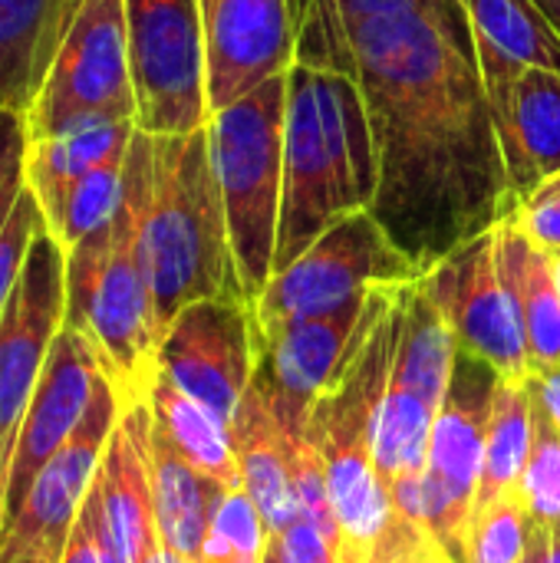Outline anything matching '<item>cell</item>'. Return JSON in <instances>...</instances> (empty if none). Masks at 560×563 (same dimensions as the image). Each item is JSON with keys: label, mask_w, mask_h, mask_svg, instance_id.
Listing matches in <instances>:
<instances>
[{"label": "cell", "mask_w": 560, "mask_h": 563, "mask_svg": "<svg viewBox=\"0 0 560 563\" xmlns=\"http://www.w3.org/2000/svg\"><path fill=\"white\" fill-rule=\"evenodd\" d=\"M294 59L366 106L373 214L422 274L512 214L505 158L462 0H290Z\"/></svg>", "instance_id": "cell-1"}, {"label": "cell", "mask_w": 560, "mask_h": 563, "mask_svg": "<svg viewBox=\"0 0 560 563\" xmlns=\"http://www.w3.org/2000/svg\"><path fill=\"white\" fill-rule=\"evenodd\" d=\"M380 185L366 106L350 76L294 59L287 73L284 185L274 274L330 224L370 211Z\"/></svg>", "instance_id": "cell-2"}, {"label": "cell", "mask_w": 560, "mask_h": 563, "mask_svg": "<svg viewBox=\"0 0 560 563\" xmlns=\"http://www.w3.org/2000/svg\"><path fill=\"white\" fill-rule=\"evenodd\" d=\"M413 284L370 290L360 327L307 419V435L327 472L343 563L363 561L396 515L373 462V419L389 383Z\"/></svg>", "instance_id": "cell-3"}, {"label": "cell", "mask_w": 560, "mask_h": 563, "mask_svg": "<svg viewBox=\"0 0 560 563\" xmlns=\"http://www.w3.org/2000/svg\"><path fill=\"white\" fill-rule=\"evenodd\" d=\"M145 178L149 135L135 129L116 214L66 251V327L89 340L122 406L149 402L158 379L162 330L142 257Z\"/></svg>", "instance_id": "cell-4"}, {"label": "cell", "mask_w": 560, "mask_h": 563, "mask_svg": "<svg viewBox=\"0 0 560 563\" xmlns=\"http://www.w3.org/2000/svg\"><path fill=\"white\" fill-rule=\"evenodd\" d=\"M142 257L162 333L195 300H248L211 165L208 125L185 135H149Z\"/></svg>", "instance_id": "cell-5"}, {"label": "cell", "mask_w": 560, "mask_h": 563, "mask_svg": "<svg viewBox=\"0 0 560 563\" xmlns=\"http://www.w3.org/2000/svg\"><path fill=\"white\" fill-rule=\"evenodd\" d=\"M287 73L208 115L211 165L221 185L231 251L248 303H254L274 277L284 185Z\"/></svg>", "instance_id": "cell-6"}, {"label": "cell", "mask_w": 560, "mask_h": 563, "mask_svg": "<svg viewBox=\"0 0 560 563\" xmlns=\"http://www.w3.org/2000/svg\"><path fill=\"white\" fill-rule=\"evenodd\" d=\"M419 277L422 267L396 247L376 214L353 211L267 280L264 294L251 303L254 330L320 317L366 297L373 287L413 284Z\"/></svg>", "instance_id": "cell-7"}, {"label": "cell", "mask_w": 560, "mask_h": 563, "mask_svg": "<svg viewBox=\"0 0 560 563\" xmlns=\"http://www.w3.org/2000/svg\"><path fill=\"white\" fill-rule=\"evenodd\" d=\"M99 122H135L122 0H79L50 73L26 109L30 142Z\"/></svg>", "instance_id": "cell-8"}, {"label": "cell", "mask_w": 560, "mask_h": 563, "mask_svg": "<svg viewBox=\"0 0 560 563\" xmlns=\"http://www.w3.org/2000/svg\"><path fill=\"white\" fill-rule=\"evenodd\" d=\"M135 125L149 135H185L208 125L205 30L198 0H122Z\"/></svg>", "instance_id": "cell-9"}, {"label": "cell", "mask_w": 560, "mask_h": 563, "mask_svg": "<svg viewBox=\"0 0 560 563\" xmlns=\"http://www.w3.org/2000/svg\"><path fill=\"white\" fill-rule=\"evenodd\" d=\"M66 327V247L40 228L33 238L7 310L0 317V478L17 449V432L30 396L43 376L50 350Z\"/></svg>", "instance_id": "cell-10"}, {"label": "cell", "mask_w": 560, "mask_h": 563, "mask_svg": "<svg viewBox=\"0 0 560 563\" xmlns=\"http://www.w3.org/2000/svg\"><path fill=\"white\" fill-rule=\"evenodd\" d=\"M419 287L462 350L492 363L502 379L531 376L525 330L498 264V224L446 254L419 277Z\"/></svg>", "instance_id": "cell-11"}, {"label": "cell", "mask_w": 560, "mask_h": 563, "mask_svg": "<svg viewBox=\"0 0 560 563\" xmlns=\"http://www.w3.org/2000/svg\"><path fill=\"white\" fill-rule=\"evenodd\" d=\"M122 402L106 376L92 396V406L69 442L46 462V468L30 485L17 515L10 518L0 563H59L66 554L69 534L79 521L83 501L89 495L92 475L102 462L106 442L119 422Z\"/></svg>", "instance_id": "cell-12"}, {"label": "cell", "mask_w": 560, "mask_h": 563, "mask_svg": "<svg viewBox=\"0 0 560 563\" xmlns=\"http://www.w3.org/2000/svg\"><path fill=\"white\" fill-rule=\"evenodd\" d=\"M158 373L228 426L254 373V313L248 300L188 303L162 333Z\"/></svg>", "instance_id": "cell-13"}, {"label": "cell", "mask_w": 560, "mask_h": 563, "mask_svg": "<svg viewBox=\"0 0 560 563\" xmlns=\"http://www.w3.org/2000/svg\"><path fill=\"white\" fill-rule=\"evenodd\" d=\"M366 297L320 317L294 320L274 330H254L251 386L264 396L284 435L307 432L310 409L333 379L360 327Z\"/></svg>", "instance_id": "cell-14"}, {"label": "cell", "mask_w": 560, "mask_h": 563, "mask_svg": "<svg viewBox=\"0 0 560 563\" xmlns=\"http://www.w3.org/2000/svg\"><path fill=\"white\" fill-rule=\"evenodd\" d=\"M106 376L109 373L102 369V360L96 356L89 340L73 327H63L17 432V449L3 492V531L17 515L20 501L26 498L30 485L36 482V475L86 419L92 396Z\"/></svg>", "instance_id": "cell-15"}, {"label": "cell", "mask_w": 560, "mask_h": 563, "mask_svg": "<svg viewBox=\"0 0 560 563\" xmlns=\"http://www.w3.org/2000/svg\"><path fill=\"white\" fill-rule=\"evenodd\" d=\"M149 449L152 406H122L83 501V518L92 525L112 563H142L158 548Z\"/></svg>", "instance_id": "cell-16"}, {"label": "cell", "mask_w": 560, "mask_h": 563, "mask_svg": "<svg viewBox=\"0 0 560 563\" xmlns=\"http://www.w3.org/2000/svg\"><path fill=\"white\" fill-rule=\"evenodd\" d=\"M205 89L218 112L294 66L290 0H198Z\"/></svg>", "instance_id": "cell-17"}, {"label": "cell", "mask_w": 560, "mask_h": 563, "mask_svg": "<svg viewBox=\"0 0 560 563\" xmlns=\"http://www.w3.org/2000/svg\"><path fill=\"white\" fill-rule=\"evenodd\" d=\"M498 379L502 376L492 363L459 346L449 389H446V399L439 406L432 439H429L426 475L436 482L449 508V521H452L462 561H465V534H469V521L475 511L492 396H495Z\"/></svg>", "instance_id": "cell-18"}, {"label": "cell", "mask_w": 560, "mask_h": 563, "mask_svg": "<svg viewBox=\"0 0 560 563\" xmlns=\"http://www.w3.org/2000/svg\"><path fill=\"white\" fill-rule=\"evenodd\" d=\"M492 115L515 211L538 181L560 172V73L521 69L492 102Z\"/></svg>", "instance_id": "cell-19"}, {"label": "cell", "mask_w": 560, "mask_h": 563, "mask_svg": "<svg viewBox=\"0 0 560 563\" xmlns=\"http://www.w3.org/2000/svg\"><path fill=\"white\" fill-rule=\"evenodd\" d=\"M479 63L495 102L521 69H554L560 73V33L531 0H462Z\"/></svg>", "instance_id": "cell-20"}, {"label": "cell", "mask_w": 560, "mask_h": 563, "mask_svg": "<svg viewBox=\"0 0 560 563\" xmlns=\"http://www.w3.org/2000/svg\"><path fill=\"white\" fill-rule=\"evenodd\" d=\"M231 445L241 472V488L257 505L267 531L281 534L300 515L294 475H290V442L254 386L244 389L234 409Z\"/></svg>", "instance_id": "cell-21"}, {"label": "cell", "mask_w": 560, "mask_h": 563, "mask_svg": "<svg viewBox=\"0 0 560 563\" xmlns=\"http://www.w3.org/2000/svg\"><path fill=\"white\" fill-rule=\"evenodd\" d=\"M79 0H0V109L33 106Z\"/></svg>", "instance_id": "cell-22"}, {"label": "cell", "mask_w": 560, "mask_h": 563, "mask_svg": "<svg viewBox=\"0 0 560 563\" xmlns=\"http://www.w3.org/2000/svg\"><path fill=\"white\" fill-rule=\"evenodd\" d=\"M152 501L158 541L185 561H201L208 525L224 498V485L195 468L152 419Z\"/></svg>", "instance_id": "cell-23"}, {"label": "cell", "mask_w": 560, "mask_h": 563, "mask_svg": "<svg viewBox=\"0 0 560 563\" xmlns=\"http://www.w3.org/2000/svg\"><path fill=\"white\" fill-rule=\"evenodd\" d=\"M498 264L525 330L531 373L554 369L560 366V290L551 254L505 218L498 221Z\"/></svg>", "instance_id": "cell-24"}, {"label": "cell", "mask_w": 560, "mask_h": 563, "mask_svg": "<svg viewBox=\"0 0 560 563\" xmlns=\"http://www.w3.org/2000/svg\"><path fill=\"white\" fill-rule=\"evenodd\" d=\"M135 122H99L33 139L26 148V188L33 191L43 218L56 211L76 178H83L99 162L125 152L135 139Z\"/></svg>", "instance_id": "cell-25"}, {"label": "cell", "mask_w": 560, "mask_h": 563, "mask_svg": "<svg viewBox=\"0 0 560 563\" xmlns=\"http://www.w3.org/2000/svg\"><path fill=\"white\" fill-rule=\"evenodd\" d=\"M152 419L168 435V442L208 478L221 482L224 488H241V472L231 445V426L215 416L208 406L182 393L172 379L158 373L149 393Z\"/></svg>", "instance_id": "cell-26"}, {"label": "cell", "mask_w": 560, "mask_h": 563, "mask_svg": "<svg viewBox=\"0 0 560 563\" xmlns=\"http://www.w3.org/2000/svg\"><path fill=\"white\" fill-rule=\"evenodd\" d=\"M455 353H459V340L452 327L442 320V313L432 307V300L422 294L416 280L406 297V320L389 369V383L416 393L432 406H442L455 366Z\"/></svg>", "instance_id": "cell-27"}, {"label": "cell", "mask_w": 560, "mask_h": 563, "mask_svg": "<svg viewBox=\"0 0 560 563\" xmlns=\"http://www.w3.org/2000/svg\"><path fill=\"white\" fill-rule=\"evenodd\" d=\"M531 445H535V399H531L528 379H498L495 396H492L475 508L518 492Z\"/></svg>", "instance_id": "cell-28"}, {"label": "cell", "mask_w": 560, "mask_h": 563, "mask_svg": "<svg viewBox=\"0 0 560 563\" xmlns=\"http://www.w3.org/2000/svg\"><path fill=\"white\" fill-rule=\"evenodd\" d=\"M436 416L439 406L419 399L396 383H386L383 402L373 419V462L386 488L426 468Z\"/></svg>", "instance_id": "cell-29"}, {"label": "cell", "mask_w": 560, "mask_h": 563, "mask_svg": "<svg viewBox=\"0 0 560 563\" xmlns=\"http://www.w3.org/2000/svg\"><path fill=\"white\" fill-rule=\"evenodd\" d=\"M132 148V145H129ZM129 148L99 162L96 168H89L83 178H76L69 185V191L63 195V201L56 205V211L46 221V231L69 251L73 244H79L86 234L99 231L119 208L122 201V188H125V162H129Z\"/></svg>", "instance_id": "cell-30"}, {"label": "cell", "mask_w": 560, "mask_h": 563, "mask_svg": "<svg viewBox=\"0 0 560 563\" xmlns=\"http://www.w3.org/2000/svg\"><path fill=\"white\" fill-rule=\"evenodd\" d=\"M535 518L521 495H502L472 511L465 534V563H525Z\"/></svg>", "instance_id": "cell-31"}, {"label": "cell", "mask_w": 560, "mask_h": 563, "mask_svg": "<svg viewBox=\"0 0 560 563\" xmlns=\"http://www.w3.org/2000/svg\"><path fill=\"white\" fill-rule=\"evenodd\" d=\"M271 531L244 488H228L211 515L198 563H261Z\"/></svg>", "instance_id": "cell-32"}, {"label": "cell", "mask_w": 560, "mask_h": 563, "mask_svg": "<svg viewBox=\"0 0 560 563\" xmlns=\"http://www.w3.org/2000/svg\"><path fill=\"white\" fill-rule=\"evenodd\" d=\"M518 495L538 525L560 531V429L535 406V445Z\"/></svg>", "instance_id": "cell-33"}, {"label": "cell", "mask_w": 560, "mask_h": 563, "mask_svg": "<svg viewBox=\"0 0 560 563\" xmlns=\"http://www.w3.org/2000/svg\"><path fill=\"white\" fill-rule=\"evenodd\" d=\"M43 224H46V221H43V211H40L33 191L26 188V191L20 195L17 208H13L7 228H3V234H0V317H3V310H7V300H10L13 284H17V277H20V267H23V261H26V251H30V244H33V238L40 234Z\"/></svg>", "instance_id": "cell-34"}, {"label": "cell", "mask_w": 560, "mask_h": 563, "mask_svg": "<svg viewBox=\"0 0 560 563\" xmlns=\"http://www.w3.org/2000/svg\"><path fill=\"white\" fill-rule=\"evenodd\" d=\"M26 115L13 109H0V234L26 191Z\"/></svg>", "instance_id": "cell-35"}, {"label": "cell", "mask_w": 560, "mask_h": 563, "mask_svg": "<svg viewBox=\"0 0 560 563\" xmlns=\"http://www.w3.org/2000/svg\"><path fill=\"white\" fill-rule=\"evenodd\" d=\"M360 563H455L449 551L416 521L393 515L383 538L373 544V551Z\"/></svg>", "instance_id": "cell-36"}, {"label": "cell", "mask_w": 560, "mask_h": 563, "mask_svg": "<svg viewBox=\"0 0 560 563\" xmlns=\"http://www.w3.org/2000/svg\"><path fill=\"white\" fill-rule=\"evenodd\" d=\"M541 251H560V172L538 181L508 214Z\"/></svg>", "instance_id": "cell-37"}, {"label": "cell", "mask_w": 560, "mask_h": 563, "mask_svg": "<svg viewBox=\"0 0 560 563\" xmlns=\"http://www.w3.org/2000/svg\"><path fill=\"white\" fill-rule=\"evenodd\" d=\"M287 563H343L340 548L304 515H297L281 534H274Z\"/></svg>", "instance_id": "cell-38"}, {"label": "cell", "mask_w": 560, "mask_h": 563, "mask_svg": "<svg viewBox=\"0 0 560 563\" xmlns=\"http://www.w3.org/2000/svg\"><path fill=\"white\" fill-rule=\"evenodd\" d=\"M528 389H531L535 406L560 429V366L531 373L528 376Z\"/></svg>", "instance_id": "cell-39"}, {"label": "cell", "mask_w": 560, "mask_h": 563, "mask_svg": "<svg viewBox=\"0 0 560 563\" xmlns=\"http://www.w3.org/2000/svg\"><path fill=\"white\" fill-rule=\"evenodd\" d=\"M525 563H560V531L538 525L531 528V541H528V554Z\"/></svg>", "instance_id": "cell-40"}, {"label": "cell", "mask_w": 560, "mask_h": 563, "mask_svg": "<svg viewBox=\"0 0 560 563\" xmlns=\"http://www.w3.org/2000/svg\"><path fill=\"white\" fill-rule=\"evenodd\" d=\"M531 3H535V7L551 20V26L560 33V0H531Z\"/></svg>", "instance_id": "cell-41"}, {"label": "cell", "mask_w": 560, "mask_h": 563, "mask_svg": "<svg viewBox=\"0 0 560 563\" xmlns=\"http://www.w3.org/2000/svg\"><path fill=\"white\" fill-rule=\"evenodd\" d=\"M261 563H287L284 561V554H281V544H277L274 534H271V541H267V548H264V554H261Z\"/></svg>", "instance_id": "cell-42"}, {"label": "cell", "mask_w": 560, "mask_h": 563, "mask_svg": "<svg viewBox=\"0 0 560 563\" xmlns=\"http://www.w3.org/2000/svg\"><path fill=\"white\" fill-rule=\"evenodd\" d=\"M551 267H554V280H558V290H560V251L551 254Z\"/></svg>", "instance_id": "cell-43"}, {"label": "cell", "mask_w": 560, "mask_h": 563, "mask_svg": "<svg viewBox=\"0 0 560 563\" xmlns=\"http://www.w3.org/2000/svg\"><path fill=\"white\" fill-rule=\"evenodd\" d=\"M0 541H3V478H0Z\"/></svg>", "instance_id": "cell-44"}]
</instances>
